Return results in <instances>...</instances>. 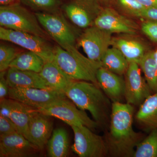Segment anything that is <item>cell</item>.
I'll list each match as a JSON object with an SVG mask.
<instances>
[{
    "mask_svg": "<svg viewBox=\"0 0 157 157\" xmlns=\"http://www.w3.org/2000/svg\"><path fill=\"white\" fill-rule=\"evenodd\" d=\"M134 107L113 102L111 106L109 144L116 152L129 153L138 144V134L133 129Z\"/></svg>",
    "mask_w": 157,
    "mask_h": 157,
    "instance_id": "6da1fadb",
    "label": "cell"
},
{
    "mask_svg": "<svg viewBox=\"0 0 157 157\" xmlns=\"http://www.w3.org/2000/svg\"><path fill=\"white\" fill-rule=\"evenodd\" d=\"M64 93L79 109L89 111L98 124L104 121L109 102L99 86L90 82L74 80Z\"/></svg>",
    "mask_w": 157,
    "mask_h": 157,
    "instance_id": "7a4b0ae2",
    "label": "cell"
},
{
    "mask_svg": "<svg viewBox=\"0 0 157 157\" xmlns=\"http://www.w3.org/2000/svg\"><path fill=\"white\" fill-rule=\"evenodd\" d=\"M54 60L69 77L74 80L93 82L98 86L97 74L102 67L82 54L76 46L66 50L59 45L54 47Z\"/></svg>",
    "mask_w": 157,
    "mask_h": 157,
    "instance_id": "3957f363",
    "label": "cell"
},
{
    "mask_svg": "<svg viewBox=\"0 0 157 157\" xmlns=\"http://www.w3.org/2000/svg\"><path fill=\"white\" fill-rule=\"evenodd\" d=\"M0 25L25 32L48 39L50 37L42 27L35 13L18 3L0 7Z\"/></svg>",
    "mask_w": 157,
    "mask_h": 157,
    "instance_id": "277c9868",
    "label": "cell"
},
{
    "mask_svg": "<svg viewBox=\"0 0 157 157\" xmlns=\"http://www.w3.org/2000/svg\"><path fill=\"white\" fill-rule=\"evenodd\" d=\"M39 23L48 36L66 50L75 47L77 38L75 31L61 14L36 12Z\"/></svg>",
    "mask_w": 157,
    "mask_h": 157,
    "instance_id": "5b68a950",
    "label": "cell"
},
{
    "mask_svg": "<svg viewBox=\"0 0 157 157\" xmlns=\"http://www.w3.org/2000/svg\"><path fill=\"white\" fill-rule=\"evenodd\" d=\"M36 109L45 115L59 119L70 127L83 125L90 129L98 127V123L90 118L84 110L79 109L67 98L58 100Z\"/></svg>",
    "mask_w": 157,
    "mask_h": 157,
    "instance_id": "8992f818",
    "label": "cell"
},
{
    "mask_svg": "<svg viewBox=\"0 0 157 157\" xmlns=\"http://www.w3.org/2000/svg\"><path fill=\"white\" fill-rule=\"evenodd\" d=\"M0 39L37 54L44 59L45 63L54 60V47L45 38L25 32L1 27Z\"/></svg>",
    "mask_w": 157,
    "mask_h": 157,
    "instance_id": "52a82bcc",
    "label": "cell"
},
{
    "mask_svg": "<svg viewBox=\"0 0 157 157\" xmlns=\"http://www.w3.org/2000/svg\"><path fill=\"white\" fill-rule=\"evenodd\" d=\"M112 34L95 26H91L77 38L76 44L82 48L89 59L101 63L104 54L111 45Z\"/></svg>",
    "mask_w": 157,
    "mask_h": 157,
    "instance_id": "ba28073f",
    "label": "cell"
},
{
    "mask_svg": "<svg viewBox=\"0 0 157 157\" xmlns=\"http://www.w3.org/2000/svg\"><path fill=\"white\" fill-rule=\"evenodd\" d=\"M74 132L72 151L80 157H102L107 155V145L104 139L85 126H71Z\"/></svg>",
    "mask_w": 157,
    "mask_h": 157,
    "instance_id": "9c48e42d",
    "label": "cell"
},
{
    "mask_svg": "<svg viewBox=\"0 0 157 157\" xmlns=\"http://www.w3.org/2000/svg\"><path fill=\"white\" fill-rule=\"evenodd\" d=\"M9 98L37 109L54 102L67 98L64 93L51 89L9 88Z\"/></svg>",
    "mask_w": 157,
    "mask_h": 157,
    "instance_id": "30bf717a",
    "label": "cell"
},
{
    "mask_svg": "<svg viewBox=\"0 0 157 157\" xmlns=\"http://www.w3.org/2000/svg\"><path fill=\"white\" fill-rule=\"evenodd\" d=\"M141 69L135 62L129 63L125 75L124 98L128 104L139 106L153 94L141 75Z\"/></svg>",
    "mask_w": 157,
    "mask_h": 157,
    "instance_id": "8fae6325",
    "label": "cell"
},
{
    "mask_svg": "<svg viewBox=\"0 0 157 157\" xmlns=\"http://www.w3.org/2000/svg\"><path fill=\"white\" fill-rule=\"evenodd\" d=\"M63 10L74 25L86 29L93 25L102 9L97 0H74L64 5Z\"/></svg>",
    "mask_w": 157,
    "mask_h": 157,
    "instance_id": "7c38bea8",
    "label": "cell"
},
{
    "mask_svg": "<svg viewBox=\"0 0 157 157\" xmlns=\"http://www.w3.org/2000/svg\"><path fill=\"white\" fill-rule=\"evenodd\" d=\"M93 25L112 34L135 35L138 30V25L135 21L109 7L102 9L95 19Z\"/></svg>",
    "mask_w": 157,
    "mask_h": 157,
    "instance_id": "4fadbf2b",
    "label": "cell"
},
{
    "mask_svg": "<svg viewBox=\"0 0 157 157\" xmlns=\"http://www.w3.org/2000/svg\"><path fill=\"white\" fill-rule=\"evenodd\" d=\"M39 149L18 132L0 135V157L32 156Z\"/></svg>",
    "mask_w": 157,
    "mask_h": 157,
    "instance_id": "5bb4252c",
    "label": "cell"
},
{
    "mask_svg": "<svg viewBox=\"0 0 157 157\" xmlns=\"http://www.w3.org/2000/svg\"><path fill=\"white\" fill-rule=\"evenodd\" d=\"M49 117L35 109L29 121L27 139L40 151L45 148L53 132V124Z\"/></svg>",
    "mask_w": 157,
    "mask_h": 157,
    "instance_id": "9a60e30c",
    "label": "cell"
},
{
    "mask_svg": "<svg viewBox=\"0 0 157 157\" xmlns=\"http://www.w3.org/2000/svg\"><path fill=\"white\" fill-rule=\"evenodd\" d=\"M98 86L113 102H120L124 98V79L101 67L97 74Z\"/></svg>",
    "mask_w": 157,
    "mask_h": 157,
    "instance_id": "2e32d148",
    "label": "cell"
},
{
    "mask_svg": "<svg viewBox=\"0 0 157 157\" xmlns=\"http://www.w3.org/2000/svg\"><path fill=\"white\" fill-rule=\"evenodd\" d=\"M6 77L10 88L51 89L39 73L36 72L9 68Z\"/></svg>",
    "mask_w": 157,
    "mask_h": 157,
    "instance_id": "e0dca14e",
    "label": "cell"
},
{
    "mask_svg": "<svg viewBox=\"0 0 157 157\" xmlns=\"http://www.w3.org/2000/svg\"><path fill=\"white\" fill-rule=\"evenodd\" d=\"M131 36L113 37L111 46L120 51L129 63H138L149 50L142 41Z\"/></svg>",
    "mask_w": 157,
    "mask_h": 157,
    "instance_id": "ac0fdd59",
    "label": "cell"
},
{
    "mask_svg": "<svg viewBox=\"0 0 157 157\" xmlns=\"http://www.w3.org/2000/svg\"><path fill=\"white\" fill-rule=\"evenodd\" d=\"M39 73L50 88L64 93L74 81L59 67L54 60L45 63Z\"/></svg>",
    "mask_w": 157,
    "mask_h": 157,
    "instance_id": "d6986e66",
    "label": "cell"
},
{
    "mask_svg": "<svg viewBox=\"0 0 157 157\" xmlns=\"http://www.w3.org/2000/svg\"><path fill=\"white\" fill-rule=\"evenodd\" d=\"M136 119L146 131L157 130V92L149 96L140 105Z\"/></svg>",
    "mask_w": 157,
    "mask_h": 157,
    "instance_id": "ffe728a7",
    "label": "cell"
},
{
    "mask_svg": "<svg viewBox=\"0 0 157 157\" xmlns=\"http://www.w3.org/2000/svg\"><path fill=\"white\" fill-rule=\"evenodd\" d=\"M7 100L10 107V118L17 127L18 133L27 138L29 121L35 109L10 98Z\"/></svg>",
    "mask_w": 157,
    "mask_h": 157,
    "instance_id": "44dd1931",
    "label": "cell"
},
{
    "mask_svg": "<svg viewBox=\"0 0 157 157\" xmlns=\"http://www.w3.org/2000/svg\"><path fill=\"white\" fill-rule=\"evenodd\" d=\"M45 63V61L39 55L28 50L18 53L9 68L40 73Z\"/></svg>",
    "mask_w": 157,
    "mask_h": 157,
    "instance_id": "7402d4cb",
    "label": "cell"
},
{
    "mask_svg": "<svg viewBox=\"0 0 157 157\" xmlns=\"http://www.w3.org/2000/svg\"><path fill=\"white\" fill-rule=\"evenodd\" d=\"M101 63L103 67L121 76L127 72L129 63L120 51L112 47L107 51Z\"/></svg>",
    "mask_w": 157,
    "mask_h": 157,
    "instance_id": "603a6c76",
    "label": "cell"
},
{
    "mask_svg": "<svg viewBox=\"0 0 157 157\" xmlns=\"http://www.w3.org/2000/svg\"><path fill=\"white\" fill-rule=\"evenodd\" d=\"M48 156L65 157L69 153V136L67 130L63 128L53 130L47 143Z\"/></svg>",
    "mask_w": 157,
    "mask_h": 157,
    "instance_id": "cb8c5ba5",
    "label": "cell"
},
{
    "mask_svg": "<svg viewBox=\"0 0 157 157\" xmlns=\"http://www.w3.org/2000/svg\"><path fill=\"white\" fill-rule=\"evenodd\" d=\"M144 78L153 93L157 92V63L154 50H149L138 63Z\"/></svg>",
    "mask_w": 157,
    "mask_h": 157,
    "instance_id": "d4e9b609",
    "label": "cell"
},
{
    "mask_svg": "<svg viewBox=\"0 0 157 157\" xmlns=\"http://www.w3.org/2000/svg\"><path fill=\"white\" fill-rule=\"evenodd\" d=\"M135 157H157V130L150 132V134L137 145L134 152Z\"/></svg>",
    "mask_w": 157,
    "mask_h": 157,
    "instance_id": "484cf974",
    "label": "cell"
},
{
    "mask_svg": "<svg viewBox=\"0 0 157 157\" xmlns=\"http://www.w3.org/2000/svg\"><path fill=\"white\" fill-rule=\"evenodd\" d=\"M20 2L36 12L57 13L59 0H18Z\"/></svg>",
    "mask_w": 157,
    "mask_h": 157,
    "instance_id": "4316f807",
    "label": "cell"
},
{
    "mask_svg": "<svg viewBox=\"0 0 157 157\" xmlns=\"http://www.w3.org/2000/svg\"><path fill=\"white\" fill-rule=\"evenodd\" d=\"M19 52L16 48L10 45L0 46V72L6 71Z\"/></svg>",
    "mask_w": 157,
    "mask_h": 157,
    "instance_id": "83f0119b",
    "label": "cell"
},
{
    "mask_svg": "<svg viewBox=\"0 0 157 157\" xmlns=\"http://www.w3.org/2000/svg\"><path fill=\"white\" fill-rule=\"evenodd\" d=\"M120 7L127 14L137 17V15L145 9L137 0H117Z\"/></svg>",
    "mask_w": 157,
    "mask_h": 157,
    "instance_id": "f1b7e54d",
    "label": "cell"
},
{
    "mask_svg": "<svg viewBox=\"0 0 157 157\" xmlns=\"http://www.w3.org/2000/svg\"><path fill=\"white\" fill-rule=\"evenodd\" d=\"M140 29L150 40L157 43V21L145 20L141 24Z\"/></svg>",
    "mask_w": 157,
    "mask_h": 157,
    "instance_id": "f546056e",
    "label": "cell"
},
{
    "mask_svg": "<svg viewBox=\"0 0 157 157\" xmlns=\"http://www.w3.org/2000/svg\"><path fill=\"white\" fill-rule=\"evenodd\" d=\"M18 132L17 127L11 119L0 115V135Z\"/></svg>",
    "mask_w": 157,
    "mask_h": 157,
    "instance_id": "4dcf8cb0",
    "label": "cell"
},
{
    "mask_svg": "<svg viewBox=\"0 0 157 157\" xmlns=\"http://www.w3.org/2000/svg\"><path fill=\"white\" fill-rule=\"evenodd\" d=\"M6 71L0 73V101L6 98L9 94V86L6 79Z\"/></svg>",
    "mask_w": 157,
    "mask_h": 157,
    "instance_id": "1f68e13d",
    "label": "cell"
},
{
    "mask_svg": "<svg viewBox=\"0 0 157 157\" xmlns=\"http://www.w3.org/2000/svg\"><path fill=\"white\" fill-rule=\"evenodd\" d=\"M137 17L145 20L157 21V8H146L137 15Z\"/></svg>",
    "mask_w": 157,
    "mask_h": 157,
    "instance_id": "d6a6232c",
    "label": "cell"
},
{
    "mask_svg": "<svg viewBox=\"0 0 157 157\" xmlns=\"http://www.w3.org/2000/svg\"><path fill=\"white\" fill-rule=\"evenodd\" d=\"M146 8H157V0H137Z\"/></svg>",
    "mask_w": 157,
    "mask_h": 157,
    "instance_id": "836d02e7",
    "label": "cell"
},
{
    "mask_svg": "<svg viewBox=\"0 0 157 157\" xmlns=\"http://www.w3.org/2000/svg\"><path fill=\"white\" fill-rule=\"evenodd\" d=\"M16 0H0L1 6H6L16 3Z\"/></svg>",
    "mask_w": 157,
    "mask_h": 157,
    "instance_id": "e575fe53",
    "label": "cell"
},
{
    "mask_svg": "<svg viewBox=\"0 0 157 157\" xmlns=\"http://www.w3.org/2000/svg\"><path fill=\"white\" fill-rule=\"evenodd\" d=\"M100 4L105 5L107 7L110 6L115 0H97Z\"/></svg>",
    "mask_w": 157,
    "mask_h": 157,
    "instance_id": "d590c367",
    "label": "cell"
},
{
    "mask_svg": "<svg viewBox=\"0 0 157 157\" xmlns=\"http://www.w3.org/2000/svg\"><path fill=\"white\" fill-rule=\"evenodd\" d=\"M154 57L157 63V48L155 50H154Z\"/></svg>",
    "mask_w": 157,
    "mask_h": 157,
    "instance_id": "8d00e7d4",
    "label": "cell"
}]
</instances>
